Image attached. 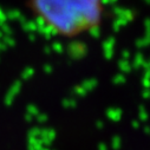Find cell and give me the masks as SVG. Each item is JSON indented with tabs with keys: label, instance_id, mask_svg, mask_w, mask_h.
Segmentation results:
<instances>
[{
	"label": "cell",
	"instance_id": "obj_1",
	"mask_svg": "<svg viewBox=\"0 0 150 150\" xmlns=\"http://www.w3.org/2000/svg\"><path fill=\"white\" fill-rule=\"evenodd\" d=\"M27 5L50 31L64 38L92 32L104 16L103 0H28Z\"/></svg>",
	"mask_w": 150,
	"mask_h": 150
}]
</instances>
